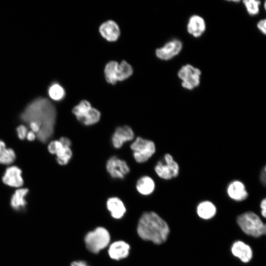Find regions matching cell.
Masks as SVG:
<instances>
[{"label":"cell","mask_w":266,"mask_h":266,"mask_svg":"<svg viewBox=\"0 0 266 266\" xmlns=\"http://www.w3.org/2000/svg\"><path fill=\"white\" fill-rule=\"evenodd\" d=\"M56 117L54 106L44 98L33 100L21 115V119L27 123L35 122L39 125L40 131L36 135L42 142H46L53 134Z\"/></svg>","instance_id":"1"},{"label":"cell","mask_w":266,"mask_h":266,"mask_svg":"<svg viewBox=\"0 0 266 266\" xmlns=\"http://www.w3.org/2000/svg\"><path fill=\"white\" fill-rule=\"evenodd\" d=\"M137 232L142 239L160 244L166 240L169 233V228L158 214L150 211L144 213L141 216Z\"/></svg>","instance_id":"2"},{"label":"cell","mask_w":266,"mask_h":266,"mask_svg":"<svg viewBox=\"0 0 266 266\" xmlns=\"http://www.w3.org/2000/svg\"><path fill=\"white\" fill-rule=\"evenodd\" d=\"M236 222L241 230L248 235L259 237L266 234V225L255 212L242 213L237 217Z\"/></svg>","instance_id":"3"},{"label":"cell","mask_w":266,"mask_h":266,"mask_svg":"<svg viewBox=\"0 0 266 266\" xmlns=\"http://www.w3.org/2000/svg\"><path fill=\"white\" fill-rule=\"evenodd\" d=\"M110 236L108 231L99 227L89 232L85 237V242L87 249L92 253H97L105 248L109 244Z\"/></svg>","instance_id":"4"},{"label":"cell","mask_w":266,"mask_h":266,"mask_svg":"<svg viewBox=\"0 0 266 266\" xmlns=\"http://www.w3.org/2000/svg\"><path fill=\"white\" fill-rule=\"evenodd\" d=\"M130 147L134 159L138 163L147 162L156 152V146L153 141L140 136L136 138Z\"/></svg>","instance_id":"5"},{"label":"cell","mask_w":266,"mask_h":266,"mask_svg":"<svg viewBox=\"0 0 266 266\" xmlns=\"http://www.w3.org/2000/svg\"><path fill=\"white\" fill-rule=\"evenodd\" d=\"M201 74L199 68L187 64L179 69L177 76L181 80V86L183 88L192 90L200 85Z\"/></svg>","instance_id":"6"},{"label":"cell","mask_w":266,"mask_h":266,"mask_svg":"<svg viewBox=\"0 0 266 266\" xmlns=\"http://www.w3.org/2000/svg\"><path fill=\"white\" fill-rule=\"evenodd\" d=\"M154 170L159 177L165 180L175 178L179 173V166L178 163L169 153L164 155L163 161L157 162Z\"/></svg>","instance_id":"7"},{"label":"cell","mask_w":266,"mask_h":266,"mask_svg":"<svg viewBox=\"0 0 266 266\" xmlns=\"http://www.w3.org/2000/svg\"><path fill=\"white\" fill-rule=\"evenodd\" d=\"M106 169L111 177L115 179H123L130 170L127 162L116 156H112L107 160Z\"/></svg>","instance_id":"8"},{"label":"cell","mask_w":266,"mask_h":266,"mask_svg":"<svg viewBox=\"0 0 266 266\" xmlns=\"http://www.w3.org/2000/svg\"><path fill=\"white\" fill-rule=\"evenodd\" d=\"M182 48V42L174 39L166 43L163 47L157 48L156 55L160 60L167 61L178 55Z\"/></svg>","instance_id":"9"},{"label":"cell","mask_w":266,"mask_h":266,"mask_svg":"<svg viewBox=\"0 0 266 266\" xmlns=\"http://www.w3.org/2000/svg\"><path fill=\"white\" fill-rule=\"evenodd\" d=\"M134 137V132L129 126L117 127L111 137L113 146L116 149L120 148L124 143L131 141Z\"/></svg>","instance_id":"10"},{"label":"cell","mask_w":266,"mask_h":266,"mask_svg":"<svg viewBox=\"0 0 266 266\" xmlns=\"http://www.w3.org/2000/svg\"><path fill=\"white\" fill-rule=\"evenodd\" d=\"M3 182L12 187L20 188L24 183L21 169L15 166L8 167L2 178Z\"/></svg>","instance_id":"11"},{"label":"cell","mask_w":266,"mask_h":266,"mask_svg":"<svg viewBox=\"0 0 266 266\" xmlns=\"http://www.w3.org/2000/svg\"><path fill=\"white\" fill-rule=\"evenodd\" d=\"M231 252L234 257L244 263L249 262L253 257L251 247L241 240H237L233 243L231 247Z\"/></svg>","instance_id":"12"},{"label":"cell","mask_w":266,"mask_h":266,"mask_svg":"<svg viewBox=\"0 0 266 266\" xmlns=\"http://www.w3.org/2000/svg\"><path fill=\"white\" fill-rule=\"evenodd\" d=\"M227 192L231 199L237 201L246 200L248 196L245 185L241 181L236 180L229 183Z\"/></svg>","instance_id":"13"},{"label":"cell","mask_w":266,"mask_h":266,"mask_svg":"<svg viewBox=\"0 0 266 266\" xmlns=\"http://www.w3.org/2000/svg\"><path fill=\"white\" fill-rule=\"evenodd\" d=\"M99 32L104 38L110 42L116 41L120 34L118 25L113 20L103 23L99 28Z\"/></svg>","instance_id":"14"},{"label":"cell","mask_w":266,"mask_h":266,"mask_svg":"<svg viewBox=\"0 0 266 266\" xmlns=\"http://www.w3.org/2000/svg\"><path fill=\"white\" fill-rule=\"evenodd\" d=\"M206 29V24L203 18L197 15L191 16L189 19L187 30L188 33L196 38L201 36Z\"/></svg>","instance_id":"15"},{"label":"cell","mask_w":266,"mask_h":266,"mask_svg":"<svg viewBox=\"0 0 266 266\" xmlns=\"http://www.w3.org/2000/svg\"><path fill=\"white\" fill-rule=\"evenodd\" d=\"M130 249L128 243L124 241H117L112 243L108 249V254L112 259L118 260L127 257Z\"/></svg>","instance_id":"16"},{"label":"cell","mask_w":266,"mask_h":266,"mask_svg":"<svg viewBox=\"0 0 266 266\" xmlns=\"http://www.w3.org/2000/svg\"><path fill=\"white\" fill-rule=\"evenodd\" d=\"M29 193L27 188H19L12 195L10 199V206L16 211H20L26 208L27 204L26 197Z\"/></svg>","instance_id":"17"},{"label":"cell","mask_w":266,"mask_h":266,"mask_svg":"<svg viewBox=\"0 0 266 266\" xmlns=\"http://www.w3.org/2000/svg\"><path fill=\"white\" fill-rule=\"evenodd\" d=\"M106 206L111 216L115 219L122 218L126 210L123 202L117 197L109 198L106 202Z\"/></svg>","instance_id":"18"},{"label":"cell","mask_w":266,"mask_h":266,"mask_svg":"<svg viewBox=\"0 0 266 266\" xmlns=\"http://www.w3.org/2000/svg\"><path fill=\"white\" fill-rule=\"evenodd\" d=\"M217 209L211 201L205 200L200 202L197 206V213L203 220H209L215 216Z\"/></svg>","instance_id":"19"},{"label":"cell","mask_w":266,"mask_h":266,"mask_svg":"<svg viewBox=\"0 0 266 266\" xmlns=\"http://www.w3.org/2000/svg\"><path fill=\"white\" fill-rule=\"evenodd\" d=\"M155 188L154 180L150 176L144 175L140 177L136 183V189L138 192L144 196L152 194Z\"/></svg>","instance_id":"20"},{"label":"cell","mask_w":266,"mask_h":266,"mask_svg":"<svg viewBox=\"0 0 266 266\" xmlns=\"http://www.w3.org/2000/svg\"><path fill=\"white\" fill-rule=\"evenodd\" d=\"M16 155L14 150L6 147L5 143L0 140V164L9 165L15 160Z\"/></svg>","instance_id":"21"},{"label":"cell","mask_w":266,"mask_h":266,"mask_svg":"<svg viewBox=\"0 0 266 266\" xmlns=\"http://www.w3.org/2000/svg\"><path fill=\"white\" fill-rule=\"evenodd\" d=\"M118 63L114 61L108 62L104 68L105 78L107 83L114 85L117 80V68Z\"/></svg>","instance_id":"22"},{"label":"cell","mask_w":266,"mask_h":266,"mask_svg":"<svg viewBox=\"0 0 266 266\" xmlns=\"http://www.w3.org/2000/svg\"><path fill=\"white\" fill-rule=\"evenodd\" d=\"M100 111L92 107L79 121L85 126H91L97 123L100 121Z\"/></svg>","instance_id":"23"},{"label":"cell","mask_w":266,"mask_h":266,"mask_svg":"<svg viewBox=\"0 0 266 266\" xmlns=\"http://www.w3.org/2000/svg\"><path fill=\"white\" fill-rule=\"evenodd\" d=\"M132 66L126 61H122L118 64L117 68V80L122 81L130 77L133 74Z\"/></svg>","instance_id":"24"},{"label":"cell","mask_w":266,"mask_h":266,"mask_svg":"<svg viewBox=\"0 0 266 266\" xmlns=\"http://www.w3.org/2000/svg\"><path fill=\"white\" fill-rule=\"evenodd\" d=\"M56 161L61 165L65 166L68 164L72 156V152L70 147H61L56 153Z\"/></svg>","instance_id":"25"},{"label":"cell","mask_w":266,"mask_h":266,"mask_svg":"<svg viewBox=\"0 0 266 266\" xmlns=\"http://www.w3.org/2000/svg\"><path fill=\"white\" fill-rule=\"evenodd\" d=\"M91 104L88 100H82L72 109V113L79 121L91 108Z\"/></svg>","instance_id":"26"},{"label":"cell","mask_w":266,"mask_h":266,"mask_svg":"<svg viewBox=\"0 0 266 266\" xmlns=\"http://www.w3.org/2000/svg\"><path fill=\"white\" fill-rule=\"evenodd\" d=\"M48 94L52 100L60 101L64 98L66 93L64 88L59 84L55 83L49 87Z\"/></svg>","instance_id":"27"},{"label":"cell","mask_w":266,"mask_h":266,"mask_svg":"<svg viewBox=\"0 0 266 266\" xmlns=\"http://www.w3.org/2000/svg\"><path fill=\"white\" fill-rule=\"evenodd\" d=\"M243 3L248 14L256 15L259 12V6L261 1L256 0H244Z\"/></svg>","instance_id":"28"},{"label":"cell","mask_w":266,"mask_h":266,"mask_svg":"<svg viewBox=\"0 0 266 266\" xmlns=\"http://www.w3.org/2000/svg\"><path fill=\"white\" fill-rule=\"evenodd\" d=\"M63 147L59 140H53L51 141L48 145V150L52 154H56V152Z\"/></svg>","instance_id":"29"},{"label":"cell","mask_w":266,"mask_h":266,"mask_svg":"<svg viewBox=\"0 0 266 266\" xmlns=\"http://www.w3.org/2000/svg\"><path fill=\"white\" fill-rule=\"evenodd\" d=\"M18 137L20 139H24L26 137L28 133L27 128L23 125L19 126L16 129Z\"/></svg>","instance_id":"30"},{"label":"cell","mask_w":266,"mask_h":266,"mask_svg":"<svg viewBox=\"0 0 266 266\" xmlns=\"http://www.w3.org/2000/svg\"><path fill=\"white\" fill-rule=\"evenodd\" d=\"M266 19H262L260 20L257 23V26L258 29L260 31H261L262 33L264 35H266Z\"/></svg>","instance_id":"31"},{"label":"cell","mask_w":266,"mask_h":266,"mask_svg":"<svg viewBox=\"0 0 266 266\" xmlns=\"http://www.w3.org/2000/svg\"><path fill=\"white\" fill-rule=\"evenodd\" d=\"M64 147H70L71 142L70 139L66 137H61L59 140Z\"/></svg>","instance_id":"32"},{"label":"cell","mask_w":266,"mask_h":266,"mask_svg":"<svg viewBox=\"0 0 266 266\" xmlns=\"http://www.w3.org/2000/svg\"><path fill=\"white\" fill-rule=\"evenodd\" d=\"M261 213L264 218L266 216V200L264 199L260 203Z\"/></svg>","instance_id":"33"},{"label":"cell","mask_w":266,"mask_h":266,"mask_svg":"<svg viewBox=\"0 0 266 266\" xmlns=\"http://www.w3.org/2000/svg\"><path fill=\"white\" fill-rule=\"evenodd\" d=\"M29 126L32 132L37 134L40 131L39 125L35 122H30L29 123Z\"/></svg>","instance_id":"34"},{"label":"cell","mask_w":266,"mask_h":266,"mask_svg":"<svg viewBox=\"0 0 266 266\" xmlns=\"http://www.w3.org/2000/svg\"><path fill=\"white\" fill-rule=\"evenodd\" d=\"M260 180L263 185H265L266 181V168L265 166L263 167L261 172Z\"/></svg>","instance_id":"35"},{"label":"cell","mask_w":266,"mask_h":266,"mask_svg":"<svg viewBox=\"0 0 266 266\" xmlns=\"http://www.w3.org/2000/svg\"><path fill=\"white\" fill-rule=\"evenodd\" d=\"M36 136L35 133L31 131L28 132L26 138L29 141H33L35 139Z\"/></svg>","instance_id":"36"},{"label":"cell","mask_w":266,"mask_h":266,"mask_svg":"<svg viewBox=\"0 0 266 266\" xmlns=\"http://www.w3.org/2000/svg\"><path fill=\"white\" fill-rule=\"evenodd\" d=\"M70 266H89L88 264L84 261H78L73 262Z\"/></svg>","instance_id":"37"}]
</instances>
